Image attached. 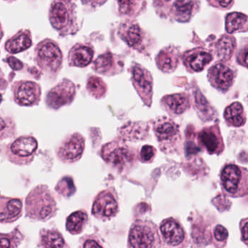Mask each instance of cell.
<instances>
[{
    "instance_id": "cell-44",
    "label": "cell",
    "mask_w": 248,
    "mask_h": 248,
    "mask_svg": "<svg viewBox=\"0 0 248 248\" xmlns=\"http://www.w3.org/2000/svg\"><path fill=\"white\" fill-rule=\"evenodd\" d=\"M108 0H82V2L87 5L93 6V7H97V6H101L107 1Z\"/></svg>"
},
{
    "instance_id": "cell-36",
    "label": "cell",
    "mask_w": 248,
    "mask_h": 248,
    "mask_svg": "<svg viewBox=\"0 0 248 248\" xmlns=\"http://www.w3.org/2000/svg\"><path fill=\"white\" fill-rule=\"evenodd\" d=\"M214 239L217 243L227 244V240L229 238V232L226 227L221 224L215 226L214 230Z\"/></svg>"
},
{
    "instance_id": "cell-5",
    "label": "cell",
    "mask_w": 248,
    "mask_h": 248,
    "mask_svg": "<svg viewBox=\"0 0 248 248\" xmlns=\"http://www.w3.org/2000/svg\"><path fill=\"white\" fill-rule=\"evenodd\" d=\"M35 61L44 72L56 75L62 66V52L55 41L45 39L35 48Z\"/></svg>"
},
{
    "instance_id": "cell-40",
    "label": "cell",
    "mask_w": 248,
    "mask_h": 248,
    "mask_svg": "<svg viewBox=\"0 0 248 248\" xmlns=\"http://www.w3.org/2000/svg\"><path fill=\"white\" fill-rule=\"evenodd\" d=\"M7 62L12 69L14 71H20L23 68V64L20 60L13 56H9L7 59Z\"/></svg>"
},
{
    "instance_id": "cell-33",
    "label": "cell",
    "mask_w": 248,
    "mask_h": 248,
    "mask_svg": "<svg viewBox=\"0 0 248 248\" xmlns=\"http://www.w3.org/2000/svg\"><path fill=\"white\" fill-rule=\"evenodd\" d=\"M119 13L132 16L138 13L141 6V0H116Z\"/></svg>"
},
{
    "instance_id": "cell-9",
    "label": "cell",
    "mask_w": 248,
    "mask_h": 248,
    "mask_svg": "<svg viewBox=\"0 0 248 248\" xmlns=\"http://www.w3.org/2000/svg\"><path fill=\"white\" fill-rule=\"evenodd\" d=\"M101 155L108 164L120 170L131 166L135 159L132 150L122 141H114L105 144Z\"/></svg>"
},
{
    "instance_id": "cell-16",
    "label": "cell",
    "mask_w": 248,
    "mask_h": 248,
    "mask_svg": "<svg viewBox=\"0 0 248 248\" xmlns=\"http://www.w3.org/2000/svg\"><path fill=\"white\" fill-rule=\"evenodd\" d=\"M208 78L214 88L226 93L234 84L235 74L224 63H216L208 71Z\"/></svg>"
},
{
    "instance_id": "cell-34",
    "label": "cell",
    "mask_w": 248,
    "mask_h": 248,
    "mask_svg": "<svg viewBox=\"0 0 248 248\" xmlns=\"http://www.w3.org/2000/svg\"><path fill=\"white\" fill-rule=\"evenodd\" d=\"M16 132V124L10 118L0 116V140L13 137Z\"/></svg>"
},
{
    "instance_id": "cell-22",
    "label": "cell",
    "mask_w": 248,
    "mask_h": 248,
    "mask_svg": "<svg viewBox=\"0 0 248 248\" xmlns=\"http://www.w3.org/2000/svg\"><path fill=\"white\" fill-rule=\"evenodd\" d=\"M32 45V33L27 29H22L5 42L4 48L9 53L17 54L27 50Z\"/></svg>"
},
{
    "instance_id": "cell-19",
    "label": "cell",
    "mask_w": 248,
    "mask_h": 248,
    "mask_svg": "<svg viewBox=\"0 0 248 248\" xmlns=\"http://www.w3.org/2000/svg\"><path fill=\"white\" fill-rule=\"evenodd\" d=\"M199 9V0H176L172 4V17L180 23H188Z\"/></svg>"
},
{
    "instance_id": "cell-20",
    "label": "cell",
    "mask_w": 248,
    "mask_h": 248,
    "mask_svg": "<svg viewBox=\"0 0 248 248\" xmlns=\"http://www.w3.org/2000/svg\"><path fill=\"white\" fill-rule=\"evenodd\" d=\"M94 50L90 45L76 44L68 52V61L70 66L84 68L93 61Z\"/></svg>"
},
{
    "instance_id": "cell-30",
    "label": "cell",
    "mask_w": 248,
    "mask_h": 248,
    "mask_svg": "<svg viewBox=\"0 0 248 248\" xmlns=\"http://www.w3.org/2000/svg\"><path fill=\"white\" fill-rule=\"evenodd\" d=\"M88 222V216L85 211H76L67 218L66 229L71 234H80Z\"/></svg>"
},
{
    "instance_id": "cell-37",
    "label": "cell",
    "mask_w": 248,
    "mask_h": 248,
    "mask_svg": "<svg viewBox=\"0 0 248 248\" xmlns=\"http://www.w3.org/2000/svg\"><path fill=\"white\" fill-rule=\"evenodd\" d=\"M156 149L153 146L144 145L143 146L141 150V161L144 163H149V162L152 161L156 155Z\"/></svg>"
},
{
    "instance_id": "cell-21",
    "label": "cell",
    "mask_w": 248,
    "mask_h": 248,
    "mask_svg": "<svg viewBox=\"0 0 248 248\" xmlns=\"http://www.w3.org/2000/svg\"><path fill=\"white\" fill-rule=\"evenodd\" d=\"M22 202L17 198L0 196V222L12 223L21 216Z\"/></svg>"
},
{
    "instance_id": "cell-43",
    "label": "cell",
    "mask_w": 248,
    "mask_h": 248,
    "mask_svg": "<svg viewBox=\"0 0 248 248\" xmlns=\"http://www.w3.org/2000/svg\"><path fill=\"white\" fill-rule=\"evenodd\" d=\"M13 240L5 234H0V248H13Z\"/></svg>"
},
{
    "instance_id": "cell-31",
    "label": "cell",
    "mask_w": 248,
    "mask_h": 248,
    "mask_svg": "<svg viewBox=\"0 0 248 248\" xmlns=\"http://www.w3.org/2000/svg\"><path fill=\"white\" fill-rule=\"evenodd\" d=\"M41 243L43 248H68L61 233L55 230L41 231Z\"/></svg>"
},
{
    "instance_id": "cell-18",
    "label": "cell",
    "mask_w": 248,
    "mask_h": 248,
    "mask_svg": "<svg viewBox=\"0 0 248 248\" xmlns=\"http://www.w3.org/2000/svg\"><path fill=\"white\" fill-rule=\"evenodd\" d=\"M213 61V55L204 48H195L183 55V62L188 71L200 72Z\"/></svg>"
},
{
    "instance_id": "cell-7",
    "label": "cell",
    "mask_w": 248,
    "mask_h": 248,
    "mask_svg": "<svg viewBox=\"0 0 248 248\" xmlns=\"http://www.w3.org/2000/svg\"><path fill=\"white\" fill-rule=\"evenodd\" d=\"M37 149V140L34 137L22 136L7 145V158L14 164L29 165L34 158Z\"/></svg>"
},
{
    "instance_id": "cell-23",
    "label": "cell",
    "mask_w": 248,
    "mask_h": 248,
    "mask_svg": "<svg viewBox=\"0 0 248 248\" xmlns=\"http://www.w3.org/2000/svg\"><path fill=\"white\" fill-rule=\"evenodd\" d=\"M156 62L158 68L163 72H173L179 63V49L172 46L164 48L157 55Z\"/></svg>"
},
{
    "instance_id": "cell-41",
    "label": "cell",
    "mask_w": 248,
    "mask_h": 248,
    "mask_svg": "<svg viewBox=\"0 0 248 248\" xmlns=\"http://www.w3.org/2000/svg\"><path fill=\"white\" fill-rule=\"evenodd\" d=\"M240 231H241L242 241L246 245H248V218L242 219L240 221Z\"/></svg>"
},
{
    "instance_id": "cell-26",
    "label": "cell",
    "mask_w": 248,
    "mask_h": 248,
    "mask_svg": "<svg viewBox=\"0 0 248 248\" xmlns=\"http://www.w3.org/2000/svg\"><path fill=\"white\" fill-rule=\"evenodd\" d=\"M226 30L227 33L231 34L238 32H247V15L239 12L229 13L226 17Z\"/></svg>"
},
{
    "instance_id": "cell-28",
    "label": "cell",
    "mask_w": 248,
    "mask_h": 248,
    "mask_svg": "<svg viewBox=\"0 0 248 248\" xmlns=\"http://www.w3.org/2000/svg\"><path fill=\"white\" fill-rule=\"evenodd\" d=\"M148 125L142 122H135L125 124L121 128V135L128 140H141L146 139L148 135Z\"/></svg>"
},
{
    "instance_id": "cell-25",
    "label": "cell",
    "mask_w": 248,
    "mask_h": 248,
    "mask_svg": "<svg viewBox=\"0 0 248 248\" xmlns=\"http://www.w3.org/2000/svg\"><path fill=\"white\" fill-rule=\"evenodd\" d=\"M237 49V41L231 35L224 34L217 41L215 51L217 58L221 61L228 62L232 58Z\"/></svg>"
},
{
    "instance_id": "cell-15",
    "label": "cell",
    "mask_w": 248,
    "mask_h": 248,
    "mask_svg": "<svg viewBox=\"0 0 248 248\" xmlns=\"http://www.w3.org/2000/svg\"><path fill=\"white\" fill-rule=\"evenodd\" d=\"M12 90L15 102L19 106H36L40 100V86L33 81H16L12 86Z\"/></svg>"
},
{
    "instance_id": "cell-13",
    "label": "cell",
    "mask_w": 248,
    "mask_h": 248,
    "mask_svg": "<svg viewBox=\"0 0 248 248\" xmlns=\"http://www.w3.org/2000/svg\"><path fill=\"white\" fill-rule=\"evenodd\" d=\"M132 81L143 101L151 106L153 95V78L151 73L139 64L134 63L131 67Z\"/></svg>"
},
{
    "instance_id": "cell-12",
    "label": "cell",
    "mask_w": 248,
    "mask_h": 248,
    "mask_svg": "<svg viewBox=\"0 0 248 248\" xmlns=\"http://www.w3.org/2000/svg\"><path fill=\"white\" fill-rule=\"evenodd\" d=\"M84 147V137L79 133H74L61 143L56 150L57 156L63 163H75L83 156Z\"/></svg>"
},
{
    "instance_id": "cell-46",
    "label": "cell",
    "mask_w": 248,
    "mask_h": 248,
    "mask_svg": "<svg viewBox=\"0 0 248 248\" xmlns=\"http://www.w3.org/2000/svg\"><path fill=\"white\" fill-rule=\"evenodd\" d=\"M1 100H2V95H1V93H0V104H1Z\"/></svg>"
},
{
    "instance_id": "cell-38",
    "label": "cell",
    "mask_w": 248,
    "mask_h": 248,
    "mask_svg": "<svg viewBox=\"0 0 248 248\" xmlns=\"http://www.w3.org/2000/svg\"><path fill=\"white\" fill-rule=\"evenodd\" d=\"M83 248H105L99 237L95 235L84 236L82 243Z\"/></svg>"
},
{
    "instance_id": "cell-4",
    "label": "cell",
    "mask_w": 248,
    "mask_h": 248,
    "mask_svg": "<svg viewBox=\"0 0 248 248\" xmlns=\"http://www.w3.org/2000/svg\"><path fill=\"white\" fill-rule=\"evenodd\" d=\"M221 185L226 195L231 198H242L248 195L247 169L234 164H229L221 173Z\"/></svg>"
},
{
    "instance_id": "cell-29",
    "label": "cell",
    "mask_w": 248,
    "mask_h": 248,
    "mask_svg": "<svg viewBox=\"0 0 248 248\" xmlns=\"http://www.w3.org/2000/svg\"><path fill=\"white\" fill-rule=\"evenodd\" d=\"M116 68L115 56L109 52L100 55L93 64V69L103 75H112L115 74Z\"/></svg>"
},
{
    "instance_id": "cell-47",
    "label": "cell",
    "mask_w": 248,
    "mask_h": 248,
    "mask_svg": "<svg viewBox=\"0 0 248 248\" xmlns=\"http://www.w3.org/2000/svg\"><path fill=\"white\" fill-rule=\"evenodd\" d=\"M5 1H10V0H5ZM11 1H13V0H11Z\"/></svg>"
},
{
    "instance_id": "cell-24",
    "label": "cell",
    "mask_w": 248,
    "mask_h": 248,
    "mask_svg": "<svg viewBox=\"0 0 248 248\" xmlns=\"http://www.w3.org/2000/svg\"><path fill=\"white\" fill-rule=\"evenodd\" d=\"M162 104L171 115H181L189 108L190 102L185 93L170 94L162 100Z\"/></svg>"
},
{
    "instance_id": "cell-35",
    "label": "cell",
    "mask_w": 248,
    "mask_h": 248,
    "mask_svg": "<svg viewBox=\"0 0 248 248\" xmlns=\"http://www.w3.org/2000/svg\"><path fill=\"white\" fill-rule=\"evenodd\" d=\"M56 190L63 195L69 196L75 192V186H74L73 180L70 177H64L59 182L56 186Z\"/></svg>"
},
{
    "instance_id": "cell-14",
    "label": "cell",
    "mask_w": 248,
    "mask_h": 248,
    "mask_svg": "<svg viewBox=\"0 0 248 248\" xmlns=\"http://www.w3.org/2000/svg\"><path fill=\"white\" fill-rule=\"evenodd\" d=\"M76 95V86L72 81L64 79L50 90L47 94L46 104L50 108H60L71 104Z\"/></svg>"
},
{
    "instance_id": "cell-45",
    "label": "cell",
    "mask_w": 248,
    "mask_h": 248,
    "mask_svg": "<svg viewBox=\"0 0 248 248\" xmlns=\"http://www.w3.org/2000/svg\"><path fill=\"white\" fill-rule=\"evenodd\" d=\"M3 36H4V31H3L2 26H1V23H0V42L2 39Z\"/></svg>"
},
{
    "instance_id": "cell-32",
    "label": "cell",
    "mask_w": 248,
    "mask_h": 248,
    "mask_svg": "<svg viewBox=\"0 0 248 248\" xmlns=\"http://www.w3.org/2000/svg\"><path fill=\"white\" fill-rule=\"evenodd\" d=\"M87 91L95 98L100 99L106 94V84L104 81L97 77H91L87 81Z\"/></svg>"
},
{
    "instance_id": "cell-1",
    "label": "cell",
    "mask_w": 248,
    "mask_h": 248,
    "mask_svg": "<svg viewBox=\"0 0 248 248\" xmlns=\"http://www.w3.org/2000/svg\"><path fill=\"white\" fill-rule=\"evenodd\" d=\"M48 17L52 28L63 36L78 31L76 5L71 0L52 1Z\"/></svg>"
},
{
    "instance_id": "cell-3",
    "label": "cell",
    "mask_w": 248,
    "mask_h": 248,
    "mask_svg": "<svg viewBox=\"0 0 248 248\" xmlns=\"http://www.w3.org/2000/svg\"><path fill=\"white\" fill-rule=\"evenodd\" d=\"M158 227L149 220L138 219L130 229L128 248H161Z\"/></svg>"
},
{
    "instance_id": "cell-8",
    "label": "cell",
    "mask_w": 248,
    "mask_h": 248,
    "mask_svg": "<svg viewBox=\"0 0 248 248\" xmlns=\"http://www.w3.org/2000/svg\"><path fill=\"white\" fill-rule=\"evenodd\" d=\"M160 230L163 248H187V233L179 220L173 217L165 218L160 223Z\"/></svg>"
},
{
    "instance_id": "cell-27",
    "label": "cell",
    "mask_w": 248,
    "mask_h": 248,
    "mask_svg": "<svg viewBox=\"0 0 248 248\" xmlns=\"http://www.w3.org/2000/svg\"><path fill=\"white\" fill-rule=\"evenodd\" d=\"M224 118L229 125L240 127L246 122V115L244 108L240 103H233L224 111Z\"/></svg>"
},
{
    "instance_id": "cell-39",
    "label": "cell",
    "mask_w": 248,
    "mask_h": 248,
    "mask_svg": "<svg viewBox=\"0 0 248 248\" xmlns=\"http://www.w3.org/2000/svg\"><path fill=\"white\" fill-rule=\"evenodd\" d=\"M208 4L221 10H230L234 4V0H207Z\"/></svg>"
},
{
    "instance_id": "cell-6",
    "label": "cell",
    "mask_w": 248,
    "mask_h": 248,
    "mask_svg": "<svg viewBox=\"0 0 248 248\" xmlns=\"http://www.w3.org/2000/svg\"><path fill=\"white\" fill-rule=\"evenodd\" d=\"M154 131L160 149L164 153H171L180 147L182 135L179 125L168 118L160 117L154 124Z\"/></svg>"
},
{
    "instance_id": "cell-17",
    "label": "cell",
    "mask_w": 248,
    "mask_h": 248,
    "mask_svg": "<svg viewBox=\"0 0 248 248\" xmlns=\"http://www.w3.org/2000/svg\"><path fill=\"white\" fill-rule=\"evenodd\" d=\"M198 141L209 154L218 155L224 151V141L218 125L204 128L198 134Z\"/></svg>"
},
{
    "instance_id": "cell-42",
    "label": "cell",
    "mask_w": 248,
    "mask_h": 248,
    "mask_svg": "<svg viewBox=\"0 0 248 248\" xmlns=\"http://www.w3.org/2000/svg\"><path fill=\"white\" fill-rule=\"evenodd\" d=\"M248 52V45H246L244 47L240 49L238 56H237V61H238L239 63L244 67H247Z\"/></svg>"
},
{
    "instance_id": "cell-10",
    "label": "cell",
    "mask_w": 248,
    "mask_h": 248,
    "mask_svg": "<svg viewBox=\"0 0 248 248\" xmlns=\"http://www.w3.org/2000/svg\"><path fill=\"white\" fill-rule=\"evenodd\" d=\"M119 211L117 195L111 189L100 192L95 199L92 208V214L98 219L104 221L116 217Z\"/></svg>"
},
{
    "instance_id": "cell-11",
    "label": "cell",
    "mask_w": 248,
    "mask_h": 248,
    "mask_svg": "<svg viewBox=\"0 0 248 248\" xmlns=\"http://www.w3.org/2000/svg\"><path fill=\"white\" fill-rule=\"evenodd\" d=\"M119 37L132 49L144 52L149 43V36L135 22L122 23L118 29Z\"/></svg>"
},
{
    "instance_id": "cell-2",
    "label": "cell",
    "mask_w": 248,
    "mask_h": 248,
    "mask_svg": "<svg viewBox=\"0 0 248 248\" xmlns=\"http://www.w3.org/2000/svg\"><path fill=\"white\" fill-rule=\"evenodd\" d=\"M56 202L45 185H39L32 189L26 201L28 217L36 220H47L56 212Z\"/></svg>"
}]
</instances>
